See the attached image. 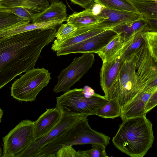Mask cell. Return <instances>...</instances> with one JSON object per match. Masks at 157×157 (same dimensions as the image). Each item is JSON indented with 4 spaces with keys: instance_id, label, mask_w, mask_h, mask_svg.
Listing matches in <instances>:
<instances>
[{
    "instance_id": "8992f818",
    "label": "cell",
    "mask_w": 157,
    "mask_h": 157,
    "mask_svg": "<svg viewBox=\"0 0 157 157\" xmlns=\"http://www.w3.org/2000/svg\"><path fill=\"white\" fill-rule=\"evenodd\" d=\"M50 74L44 67L29 70L12 84L11 96L20 101H35L38 94L49 83Z\"/></svg>"
},
{
    "instance_id": "52a82bcc",
    "label": "cell",
    "mask_w": 157,
    "mask_h": 157,
    "mask_svg": "<svg viewBox=\"0 0 157 157\" xmlns=\"http://www.w3.org/2000/svg\"><path fill=\"white\" fill-rule=\"evenodd\" d=\"M34 123L29 120H23L2 138V157H16L35 141Z\"/></svg>"
},
{
    "instance_id": "4fadbf2b",
    "label": "cell",
    "mask_w": 157,
    "mask_h": 157,
    "mask_svg": "<svg viewBox=\"0 0 157 157\" xmlns=\"http://www.w3.org/2000/svg\"><path fill=\"white\" fill-rule=\"evenodd\" d=\"M124 61L120 50L109 60L103 63L100 70V84L107 100L110 90Z\"/></svg>"
},
{
    "instance_id": "7402d4cb",
    "label": "cell",
    "mask_w": 157,
    "mask_h": 157,
    "mask_svg": "<svg viewBox=\"0 0 157 157\" xmlns=\"http://www.w3.org/2000/svg\"><path fill=\"white\" fill-rule=\"evenodd\" d=\"M125 43L118 35L97 53L103 63L109 61L122 48Z\"/></svg>"
},
{
    "instance_id": "9c48e42d",
    "label": "cell",
    "mask_w": 157,
    "mask_h": 157,
    "mask_svg": "<svg viewBox=\"0 0 157 157\" xmlns=\"http://www.w3.org/2000/svg\"><path fill=\"white\" fill-rule=\"evenodd\" d=\"M95 59L92 53H82L75 57L71 63L58 76V81L53 90L55 93L66 92L78 82L91 68Z\"/></svg>"
},
{
    "instance_id": "ffe728a7",
    "label": "cell",
    "mask_w": 157,
    "mask_h": 157,
    "mask_svg": "<svg viewBox=\"0 0 157 157\" xmlns=\"http://www.w3.org/2000/svg\"><path fill=\"white\" fill-rule=\"evenodd\" d=\"M64 21L57 20L48 22L36 23H28L0 31V38L6 37L18 33L38 29L56 28Z\"/></svg>"
},
{
    "instance_id": "1f68e13d",
    "label": "cell",
    "mask_w": 157,
    "mask_h": 157,
    "mask_svg": "<svg viewBox=\"0 0 157 157\" xmlns=\"http://www.w3.org/2000/svg\"><path fill=\"white\" fill-rule=\"evenodd\" d=\"M145 18L147 21L148 31L157 32V19Z\"/></svg>"
},
{
    "instance_id": "d6986e66",
    "label": "cell",
    "mask_w": 157,
    "mask_h": 157,
    "mask_svg": "<svg viewBox=\"0 0 157 157\" xmlns=\"http://www.w3.org/2000/svg\"><path fill=\"white\" fill-rule=\"evenodd\" d=\"M105 19L95 14L91 6L83 11L74 12L68 16L67 21V23L79 28L100 23Z\"/></svg>"
},
{
    "instance_id": "6da1fadb",
    "label": "cell",
    "mask_w": 157,
    "mask_h": 157,
    "mask_svg": "<svg viewBox=\"0 0 157 157\" xmlns=\"http://www.w3.org/2000/svg\"><path fill=\"white\" fill-rule=\"evenodd\" d=\"M56 28L38 29L0 38V89L33 69L42 51L55 39Z\"/></svg>"
},
{
    "instance_id": "f1b7e54d",
    "label": "cell",
    "mask_w": 157,
    "mask_h": 157,
    "mask_svg": "<svg viewBox=\"0 0 157 157\" xmlns=\"http://www.w3.org/2000/svg\"><path fill=\"white\" fill-rule=\"evenodd\" d=\"M77 29L78 28L73 25L68 23L61 24L55 34V37L59 41L65 40L71 36Z\"/></svg>"
},
{
    "instance_id": "d590c367",
    "label": "cell",
    "mask_w": 157,
    "mask_h": 157,
    "mask_svg": "<svg viewBox=\"0 0 157 157\" xmlns=\"http://www.w3.org/2000/svg\"><path fill=\"white\" fill-rule=\"evenodd\" d=\"M129 1L131 0H129ZM141 0V1H154V0Z\"/></svg>"
},
{
    "instance_id": "3957f363",
    "label": "cell",
    "mask_w": 157,
    "mask_h": 157,
    "mask_svg": "<svg viewBox=\"0 0 157 157\" xmlns=\"http://www.w3.org/2000/svg\"><path fill=\"white\" fill-rule=\"evenodd\" d=\"M110 139L109 136L91 128L87 117H80L61 136L42 148L36 156L56 157L58 150L64 146L99 144L106 146Z\"/></svg>"
},
{
    "instance_id": "30bf717a",
    "label": "cell",
    "mask_w": 157,
    "mask_h": 157,
    "mask_svg": "<svg viewBox=\"0 0 157 157\" xmlns=\"http://www.w3.org/2000/svg\"><path fill=\"white\" fill-rule=\"evenodd\" d=\"M50 5L48 0H3L0 1V11L11 12L32 22Z\"/></svg>"
},
{
    "instance_id": "ba28073f",
    "label": "cell",
    "mask_w": 157,
    "mask_h": 157,
    "mask_svg": "<svg viewBox=\"0 0 157 157\" xmlns=\"http://www.w3.org/2000/svg\"><path fill=\"white\" fill-rule=\"evenodd\" d=\"M134 54L136 75L140 90L157 87V61L151 55L145 42Z\"/></svg>"
},
{
    "instance_id": "8fae6325",
    "label": "cell",
    "mask_w": 157,
    "mask_h": 157,
    "mask_svg": "<svg viewBox=\"0 0 157 157\" xmlns=\"http://www.w3.org/2000/svg\"><path fill=\"white\" fill-rule=\"evenodd\" d=\"M118 34L112 29L103 32L74 45L59 49L58 56L76 53H97Z\"/></svg>"
},
{
    "instance_id": "4316f807",
    "label": "cell",
    "mask_w": 157,
    "mask_h": 157,
    "mask_svg": "<svg viewBox=\"0 0 157 157\" xmlns=\"http://www.w3.org/2000/svg\"><path fill=\"white\" fill-rule=\"evenodd\" d=\"M142 35L150 54L157 61V32L147 31Z\"/></svg>"
},
{
    "instance_id": "44dd1931",
    "label": "cell",
    "mask_w": 157,
    "mask_h": 157,
    "mask_svg": "<svg viewBox=\"0 0 157 157\" xmlns=\"http://www.w3.org/2000/svg\"><path fill=\"white\" fill-rule=\"evenodd\" d=\"M148 31L147 25L141 30L133 35L127 41L121 50V56L124 61L136 52L144 42L142 33Z\"/></svg>"
},
{
    "instance_id": "5bb4252c",
    "label": "cell",
    "mask_w": 157,
    "mask_h": 157,
    "mask_svg": "<svg viewBox=\"0 0 157 157\" xmlns=\"http://www.w3.org/2000/svg\"><path fill=\"white\" fill-rule=\"evenodd\" d=\"M96 15L105 19L98 24L102 28L106 29H111L121 24L143 17L139 13L113 10L102 6Z\"/></svg>"
},
{
    "instance_id": "603a6c76",
    "label": "cell",
    "mask_w": 157,
    "mask_h": 157,
    "mask_svg": "<svg viewBox=\"0 0 157 157\" xmlns=\"http://www.w3.org/2000/svg\"><path fill=\"white\" fill-rule=\"evenodd\" d=\"M130 1L143 17L157 19V0Z\"/></svg>"
},
{
    "instance_id": "7c38bea8",
    "label": "cell",
    "mask_w": 157,
    "mask_h": 157,
    "mask_svg": "<svg viewBox=\"0 0 157 157\" xmlns=\"http://www.w3.org/2000/svg\"><path fill=\"white\" fill-rule=\"evenodd\" d=\"M80 117H81L63 114L59 122L52 130L43 137L35 140L16 157H34L42 148L61 136L67 128L73 125Z\"/></svg>"
},
{
    "instance_id": "e575fe53",
    "label": "cell",
    "mask_w": 157,
    "mask_h": 157,
    "mask_svg": "<svg viewBox=\"0 0 157 157\" xmlns=\"http://www.w3.org/2000/svg\"><path fill=\"white\" fill-rule=\"evenodd\" d=\"M0 122H1V121L2 117L3 115V111L1 109H0Z\"/></svg>"
},
{
    "instance_id": "e0dca14e",
    "label": "cell",
    "mask_w": 157,
    "mask_h": 157,
    "mask_svg": "<svg viewBox=\"0 0 157 157\" xmlns=\"http://www.w3.org/2000/svg\"><path fill=\"white\" fill-rule=\"evenodd\" d=\"M106 29L101 27L98 23L78 28L71 36L65 40L59 41L56 39L52 44L51 49L56 52L59 49L81 42Z\"/></svg>"
},
{
    "instance_id": "277c9868",
    "label": "cell",
    "mask_w": 157,
    "mask_h": 157,
    "mask_svg": "<svg viewBox=\"0 0 157 157\" xmlns=\"http://www.w3.org/2000/svg\"><path fill=\"white\" fill-rule=\"evenodd\" d=\"M56 100V108L63 114L81 117L95 115L98 109L109 101L87 86L69 90Z\"/></svg>"
},
{
    "instance_id": "cb8c5ba5",
    "label": "cell",
    "mask_w": 157,
    "mask_h": 157,
    "mask_svg": "<svg viewBox=\"0 0 157 157\" xmlns=\"http://www.w3.org/2000/svg\"><path fill=\"white\" fill-rule=\"evenodd\" d=\"M28 19L11 12L0 11V31L29 23Z\"/></svg>"
},
{
    "instance_id": "ac0fdd59",
    "label": "cell",
    "mask_w": 157,
    "mask_h": 157,
    "mask_svg": "<svg viewBox=\"0 0 157 157\" xmlns=\"http://www.w3.org/2000/svg\"><path fill=\"white\" fill-rule=\"evenodd\" d=\"M67 19L66 5L59 1L51 4L48 8L34 18L32 22L36 23L57 20L65 21Z\"/></svg>"
},
{
    "instance_id": "d4e9b609",
    "label": "cell",
    "mask_w": 157,
    "mask_h": 157,
    "mask_svg": "<svg viewBox=\"0 0 157 157\" xmlns=\"http://www.w3.org/2000/svg\"><path fill=\"white\" fill-rule=\"evenodd\" d=\"M121 108L114 99L109 100L98 109L95 115L104 118L114 119L120 116Z\"/></svg>"
},
{
    "instance_id": "4dcf8cb0",
    "label": "cell",
    "mask_w": 157,
    "mask_h": 157,
    "mask_svg": "<svg viewBox=\"0 0 157 157\" xmlns=\"http://www.w3.org/2000/svg\"><path fill=\"white\" fill-rule=\"evenodd\" d=\"M156 105H157V90L153 94L146 105L145 107L146 113V114Z\"/></svg>"
},
{
    "instance_id": "8d00e7d4",
    "label": "cell",
    "mask_w": 157,
    "mask_h": 157,
    "mask_svg": "<svg viewBox=\"0 0 157 157\" xmlns=\"http://www.w3.org/2000/svg\"><path fill=\"white\" fill-rule=\"evenodd\" d=\"M2 0H0V1H2Z\"/></svg>"
},
{
    "instance_id": "7a4b0ae2",
    "label": "cell",
    "mask_w": 157,
    "mask_h": 157,
    "mask_svg": "<svg viewBox=\"0 0 157 157\" xmlns=\"http://www.w3.org/2000/svg\"><path fill=\"white\" fill-rule=\"evenodd\" d=\"M154 136L146 116L125 119L112 139L115 147L132 157H143L152 147Z\"/></svg>"
},
{
    "instance_id": "5b68a950",
    "label": "cell",
    "mask_w": 157,
    "mask_h": 157,
    "mask_svg": "<svg viewBox=\"0 0 157 157\" xmlns=\"http://www.w3.org/2000/svg\"><path fill=\"white\" fill-rule=\"evenodd\" d=\"M140 90L136 75L133 54L124 62L110 90L108 100L115 99L121 108L130 101Z\"/></svg>"
},
{
    "instance_id": "f546056e",
    "label": "cell",
    "mask_w": 157,
    "mask_h": 157,
    "mask_svg": "<svg viewBox=\"0 0 157 157\" xmlns=\"http://www.w3.org/2000/svg\"><path fill=\"white\" fill-rule=\"evenodd\" d=\"M72 146L62 147L57 151L56 157H80L78 152Z\"/></svg>"
},
{
    "instance_id": "836d02e7",
    "label": "cell",
    "mask_w": 157,
    "mask_h": 157,
    "mask_svg": "<svg viewBox=\"0 0 157 157\" xmlns=\"http://www.w3.org/2000/svg\"><path fill=\"white\" fill-rule=\"evenodd\" d=\"M49 2L51 3L57 2L59 1V0H48Z\"/></svg>"
},
{
    "instance_id": "9a60e30c",
    "label": "cell",
    "mask_w": 157,
    "mask_h": 157,
    "mask_svg": "<svg viewBox=\"0 0 157 157\" xmlns=\"http://www.w3.org/2000/svg\"><path fill=\"white\" fill-rule=\"evenodd\" d=\"M63 114L56 107L47 109L34 124L35 140L45 136L52 130L61 121Z\"/></svg>"
},
{
    "instance_id": "83f0119b",
    "label": "cell",
    "mask_w": 157,
    "mask_h": 157,
    "mask_svg": "<svg viewBox=\"0 0 157 157\" xmlns=\"http://www.w3.org/2000/svg\"><path fill=\"white\" fill-rule=\"evenodd\" d=\"M92 148L85 151L78 150L80 157H109L105 151L106 146L99 144H92Z\"/></svg>"
},
{
    "instance_id": "484cf974",
    "label": "cell",
    "mask_w": 157,
    "mask_h": 157,
    "mask_svg": "<svg viewBox=\"0 0 157 157\" xmlns=\"http://www.w3.org/2000/svg\"><path fill=\"white\" fill-rule=\"evenodd\" d=\"M97 3L109 9L139 13L129 0H93Z\"/></svg>"
},
{
    "instance_id": "d6a6232c",
    "label": "cell",
    "mask_w": 157,
    "mask_h": 157,
    "mask_svg": "<svg viewBox=\"0 0 157 157\" xmlns=\"http://www.w3.org/2000/svg\"><path fill=\"white\" fill-rule=\"evenodd\" d=\"M73 3L80 6L83 8H87L91 5L93 0H70Z\"/></svg>"
},
{
    "instance_id": "2e32d148",
    "label": "cell",
    "mask_w": 157,
    "mask_h": 157,
    "mask_svg": "<svg viewBox=\"0 0 157 157\" xmlns=\"http://www.w3.org/2000/svg\"><path fill=\"white\" fill-rule=\"evenodd\" d=\"M157 87L145 91L140 90L130 101L121 108L120 117L122 121L132 117L146 115L145 107Z\"/></svg>"
}]
</instances>
